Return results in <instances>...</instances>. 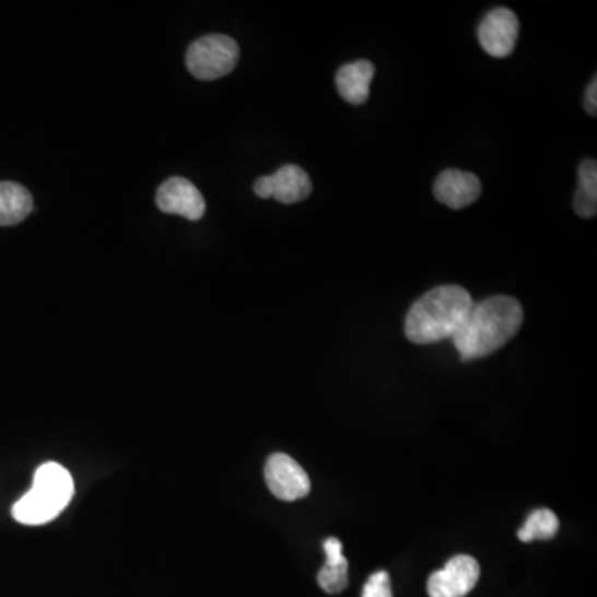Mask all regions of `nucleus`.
Segmentation results:
<instances>
[{
	"mask_svg": "<svg viewBox=\"0 0 597 597\" xmlns=\"http://www.w3.org/2000/svg\"><path fill=\"white\" fill-rule=\"evenodd\" d=\"M522 304L508 295H494L473 304L454 336V346L464 362L478 361L502 349L522 327Z\"/></svg>",
	"mask_w": 597,
	"mask_h": 597,
	"instance_id": "obj_1",
	"label": "nucleus"
},
{
	"mask_svg": "<svg viewBox=\"0 0 597 597\" xmlns=\"http://www.w3.org/2000/svg\"><path fill=\"white\" fill-rule=\"evenodd\" d=\"M265 478L271 493L282 502H295L311 491L306 470L285 454H274L268 458Z\"/></svg>",
	"mask_w": 597,
	"mask_h": 597,
	"instance_id": "obj_6",
	"label": "nucleus"
},
{
	"mask_svg": "<svg viewBox=\"0 0 597 597\" xmlns=\"http://www.w3.org/2000/svg\"><path fill=\"white\" fill-rule=\"evenodd\" d=\"M519 21L515 12L497 8L484 15L478 27V40L488 56L505 59L512 56L518 40Z\"/></svg>",
	"mask_w": 597,
	"mask_h": 597,
	"instance_id": "obj_7",
	"label": "nucleus"
},
{
	"mask_svg": "<svg viewBox=\"0 0 597 597\" xmlns=\"http://www.w3.org/2000/svg\"><path fill=\"white\" fill-rule=\"evenodd\" d=\"M433 192L440 203L452 210H464L480 198L481 183L477 175L460 169H445L436 178Z\"/></svg>",
	"mask_w": 597,
	"mask_h": 597,
	"instance_id": "obj_10",
	"label": "nucleus"
},
{
	"mask_svg": "<svg viewBox=\"0 0 597 597\" xmlns=\"http://www.w3.org/2000/svg\"><path fill=\"white\" fill-rule=\"evenodd\" d=\"M255 192L259 198H274L282 204H294L309 198L313 183L301 166L284 165L274 175L256 179Z\"/></svg>",
	"mask_w": 597,
	"mask_h": 597,
	"instance_id": "obj_8",
	"label": "nucleus"
},
{
	"mask_svg": "<svg viewBox=\"0 0 597 597\" xmlns=\"http://www.w3.org/2000/svg\"><path fill=\"white\" fill-rule=\"evenodd\" d=\"M584 107H586L587 114L593 115V117H596V112H597L596 79H594L593 82L589 83V86H587L586 96H584Z\"/></svg>",
	"mask_w": 597,
	"mask_h": 597,
	"instance_id": "obj_18",
	"label": "nucleus"
},
{
	"mask_svg": "<svg viewBox=\"0 0 597 597\" xmlns=\"http://www.w3.org/2000/svg\"><path fill=\"white\" fill-rule=\"evenodd\" d=\"M470 292L461 285H440L410 307L406 319L409 340L419 346L454 339L473 307Z\"/></svg>",
	"mask_w": 597,
	"mask_h": 597,
	"instance_id": "obj_2",
	"label": "nucleus"
},
{
	"mask_svg": "<svg viewBox=\"0 0 597 597\" xmlns=\"http://www.w3.org/2000/svg\"><path fill=\"white\" fill-rule=\"evenodd\" d=\"M480 580V564L468 554H458L429 577L430 597H465Z\"/></svg>",
	"mask_w": 597,
	"mask_h": 597,
	"instance_id": "obj_5",
	"label": "nucleus"
},
{
	"mask_svg": "<svg viewBox=\"0 0 597 597\" xmlns=\"http://www.w3.org/2000/svg\"><path fill=\"white\" fill-rule=\"evenodd\" d=\"M560 529V519L551 510H536L526 519L518 531L519 541L531 542L535 539H551Z\"/></svg>",
	"mask_w": 597,
	"mask_h": 597,
	"instance_id": "obj_14",
	"label": "nucleus"
},
{
	"mask_svg": "<svg viewBox=\"0 0 597 597\" xmlns=\"http://www.w3.org/2000/svg\"><path fill=\"white\" fill-rule=\"evenodd\" d=\"M374 75V63L368 62V60L347 63V66L340 67L337 70V92L346 99L347 104H365L368 95H371V82Z\"/></svg>",
	"mask_w": 597,
	"mask_h": 597,
	"instance_id": "obj_11",
	"label": "nucleus"
},
{
	"mask_svg": "<svg viewBox=\"0 0 597 597\" xmlns=\"http://www.w3.org/2000/svg\"><path fill=\"white\" fill-rule=\"evenodd\" d=\"M362 597H394L387 571H377L368 577L367 584L362 590Z\"/></svg>",
	"mask_w": 597,
	"mask_h": 597,
	"instance_id": "obj_16",
	"label": "nucleus"
},
{
	"mask_svg": "<svg viewBox=\"0 0 597 597\" xmlns=\"http://www.w3.org/2000/svg\"><path fill=\"white\" fill-rule=\"evenodd\" d=\"M580 188L574 196V211L581 218H594L597 213V163L586 160L577 169Z\"/></svg>",
	"mask_w": 597,
	"mask_h": 597,
	"instance_id": "obj_13",
	"label": "nucleus"
},
{
	"mask_svg": "<svg viewBox=\"0 0 597 597\" xmlns=\"http://www.w3.org/2000/svg\"><path fill=\"white\" fill-rule=\"evenodd\" d=\"M317 581L327 594L342 593L349 586V567H329L324 564Z\"/></svg>",
	"mask_w": 597,
	"mask_h": 597,
	"instance_id": "obj_15",
	"label": "nucleus"
},
{
	"mask_svg": "<svg viewBox=\"0 0 597 597\" xmlns=\"http://www.w3.org/2000/svg\"><path fill=\"white\" fill-rule=\"evenodd\" d=\"M156 207L166 214H176L189 221H199L207 213L203 195L189 179L173 176L156 191Z\"/></svg>",
	"mask_w": 597,
	"mask_h": 597,
	"instance_id": "obj_9",
	"label": "nucleus"
},
{
	"mask_svg": "<svg viewBox=\"0 0 597 597\" xmlns=\"http://www.w3.org/2000/svg\"><path fill=\"white\" fill-rule=\"evenodd\" d=\"M239 47L234 38L211 34L198 38L186 52V67L199 80H218L236 69Z\"/></svg>",
	"mask_w": 597,
	"mask_h": 597,
	"instance_id": "obj_4",
	"label": "nucleus"
},
{
	"mask_svg": "<svg viewBox=\"0 0 597 597\" xmlns=\"http://www.w3.org/2000/svg\"><path fill=\"white\" fill-rule=\"evenodd\" d=\"M324 551H326V566L329 567H349V561L342 554V542L337 538H329L324 541Z\"/></svg>",
	"mask_w": 597,
	"mask_h": 597,
	"instance_id": "obj_17",
	"label": "nucleus"
},
{
	"mask_svg": "<svg viewBox=\"0 0 597 597\" xmlns=\"http://www.w3.org/2000/svg\"><path fill=\"white\" fill-rule=\"evenodd\" d=\"M73 496V478L56 461L38 467L31 491L15 503L12 515L22 525L37 526L56 519Z\"/></svg>",
	"mask_w": 597,
	"mask_h": 597,
	"instance_id": "obj_3",
	"label": "nucleus"
},
{
	"mask_svg": "<svg viewBox=\"0 0 597 597\" xmlns=\"http://www.w3.org/2000/svg\"><path fill=\"white\" fill-rule=\"evenodd\" d=\"M34 210L31 191L14 182L0 183V226L22 223Z\"/></svg>",
	"mask_w": 597,
	"mask_h": 597,
	"instance_id": "obj_12",
	"label": "nucleus"
}]
</instances>
